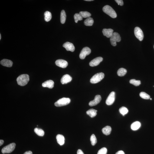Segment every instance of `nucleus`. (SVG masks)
Returning <instances> with one entry per match:
<instances>
[{
	"instance_id": "9",
	"label": "nucleus",
	"mask_w": 154,
	"mask_h": 154,
	"mask_svg": "<svg viewBox=\"0 0 154 154\" xmlns=\"http://www.w3.org/2000/svg\"><path fill=\"white\" fill-rule=\"evenodd\" d=\"M115 94L114 92H112L108 96L106 99V103L108 105H112L114 103L115 99Z\"/></svg>"
},
{
	"instance_id": "1",
	"label": "nucleus",
	"mask_w": 154,
	"mask_h": 154,
	"mask_svg": "<svg viewBox=\"0 0 154 154\" xmlns=\"http://www.w3.org/2000/svg\"><path fill=\"white\" fill-rule=\"evenodd\" d=\"M29 80V76L28 74L21 75L17 79L18 84L22 86H25L28 84Z\"/></svg>"
},
{
	"instance_id": "42",
	"label": "nucleus",
	"mask_w": 154,
	"mask_h": 154,
	"mask_svg": "<svg viewBox=\"0 0 154 154\" xmlns=\"http://www.w3.org/2000/svg\"><path fill=\"white\" fill-rule=\"evenodd\" d=\"M153 87H154V86H153Z\"/></svg>"
},
{
	"instance_id": "22",
	"label": "nucleus",
	"mask_w": 154,
	"mask_h": 154,
	"mask_svg": "<svg viewBox=\"0 0 154 154\" xmlns=\"http://www.w3.org/2000/svg\"><path fill=\"white\" fill-rule=\"evenodd\" d=\"M94 20L93 18H87L84 21V24L87 26H91L93 25Z\"/></svg>"
},
{
	"instance_id": "4",
	"label": "nucleus",
	"mask_w": 154,
	"mask_h": 154,
	"mask_svg": "<svg viewBox=\"0 0 154 154\" xmlns=\"http://www.w3.org/2000/svg\"><path fill=\"white\" fill-rule=\"evenodd\" d=\"M70 100L69 98H63L57 100L55 103L57 107H60L68 104L70 103Z\"/></svg>"
},
{
	"instance_id": "18",
	"label": "nucleus",
	"mask_w": 154,
	"mask_h": 154,
	"mask_svg": "<svg viewBox=\"0 0 154 154\" xmlns=\"http://www.w3.org/2000/svg\"><path fill=\"white\" fill-rule=\"evenodd\" d=\"M56 138L57 143L60 146H62L64 144L65 139L64 136L63 135L58 134L57 135Z\"/></svg>"
},
{
	"instance_id": "2",
	"label": "nucleus",
	"mask_w": 154,
	"mask_h": 154,
	"mask_svg": "<svg viewBox=\"0 0 154 154\" xmlns=\"http://www.w3.org/2000/svg\"><path fill=\"white\" fill-rule=\"evenodd\" d=\"M103 12L111 18H114L117 17V14L113 9L109 5H106L103 9Z\"/></svg>"
},
{
	"instance_id": "21",
	"label": "nucleus",
	"mask_w": 154,
	"mask_h": 154,
	"mask_svg": "<svg viewBox=\"0 0 154 154\" xmlns=\"http://www.w3.org/2000/svg\"><path fill=\"white\" fill-rule=\"evenodd\" d=\"M97 111L93 109H89L86 112L87 114L91 118H93L97 115Z\"/></svg>"
},
{
	"instance_id": "17",
	"label": "nucleus",
	"mask_w": 154,
	"mask_h": 154,
	"mask_svg": "<svg viewBox=\"0 0 154 154\" xmlns=\"http://www.w3.org/2000/svg\"><path fill=\"white\" fill-rule=\"evenodd\" d=\"M0 64L3 66L8 67H12L13 64V62L11 60L4 59L0 61Z\"/></svg>"
},
{
	"instance_id": "26",
	"label": "nucleus",
	"mask_w": 154,
	"mask_h": 154,
	"mask_svg": "<svg viewBox=\"0 0 154 154\" xmlns=\"http://www.w3.org/2000/svg\"><path fill=\"white\" fill-rule=\"evenodd\" d=\"M66 15L65 11L64 10H62L61 14V22L62 24H64L65 22Z\"/></svg>"
},
{
	"instance_id": "30",
	"label": "nucleus",
	"mask_w": 154,
	"mask_h": 154,
	"mask_svg": "<svg viewBox=\"0 0 154 154\" xmlns=\"http://www.w3.org/2000/svg\"><path fill=\"white\" fill-rule=\"evenodd\" d=\"M90 140L92 146H94L97 143V140L94 134H92L90 138Z\"/></svg>"
},
{
	"instance_id": "33",
	"label": "nucleus",
	"mask_w": 154,
	"mask_h": 154,
	"mask_svg": "<svg viewBox=\"0 0 154 154\" xmlns=\"http://www.w3.org/2000/svg\"><path fill=\"white\" fill-rule=\"evenodd\" d=\"M107 151V149L106 148H103L99 151L97 154H106Z\"/></svg>"
},
{
	"instance_id": "40",
	"label": "nucleus",
	"mask_w": 154,
	"mask_h": 154,
	"mask_svg": "<svg viewBox=\"0 0 154 154\" xmlns=\"http://www.w3.org/2000/svg\"><path fill=\"white\" fill-rule=\"evenodd\" d=\"M1 34H0V40H1Z\"/></svg>"
},
{
	"instance_id": "29",
	"label": "nucleus",
	"mask_w": 154,
	"mask_h": 154,
	"mask_svg": "<svg viewBox=\"0 0 154 154\" xmlns=\"http://www.w3.org/2000/svg\"><path fill=\"white\" fill-rule=\"evenodd\" d=\"M139 96L142 98L145 99H150V96L149 95L144 92H141L139 94Z\"/></svg>"
},
{
	"instance_id": "32",
	"label": "nucleus",
	"mask_w": 154,
	"mask_h": 154,
	"mask_svg": "<svg viewBox=\"0 0 154 154\" xmlns=\"http://www.w3.org/2000/svg\"><path fill=\"white\" fill-rule=\"evenodd\" d=\"M74 18L75 23H77L79 21L82 20L83 18L79 14H76L74 15Z\"/></svg>"
},
{
	"instance_id": "8",
	"label": "nucleus",
	"mask_w": 154,
	"mask_h": 154,
	"mask_svg": "<svg viewBox=\"0 0 154 154\" xmlns=\"http://www.w3.org/2000/svg\"><path fill=\"white\" fill-rule=\"evenodd\" d=\"M91 52V50L88 47H84L80 52L79 55L80 58L81 59L83 60L85 58L86 56L89 55Z\"/></svg>"
},
{
	"instance_id": "31",
	"label": "nucleus",
	"mask_w": 154,
	"mask_h": 154,
	"mask_svg": "<svg viewBox=\"0 0 154 154\" xmlns=\"http://www.w3.org/2000/svg\"><path fill=\"white\" fill-rule=\"evenodd\" d=\"M129 83L135 86H138L141 84V81L140 80H136L135 79H132L130 80Z\"/></svg>"
},
{
	"instance_id": "43",
	"label": "nucleus",
	"mask_w": 154,
	"mask_h": 154,
	"mask_svg": "<svg viewBox=\"0 0 154 154\" xmlns=\"http://www.w3.org/2000/svg\"></svg>"
},
{
	"instance_id": "11",
	"label": "nucleus",
	"mask_w": 154,
	"mask_h": 154,
	"mask_svg": "<svg viewBox=\"0 0 154 154\" xmlns=\"http://www.w3.org/2000/svg\"><path fill=\"white\" fill-rule=\"evenodd\" d=\"M55 63L56 65L63 68H65L68 65L67 62L63 60H57L56 61Z\"/></svg>"
},
{
	"instance_id": "14",
	"label": "nucleus",
	"mask_w": 154,
	"mask_h": 154,
	"mask_svg": "<svg viewBox=\"0 0 154 154\" xmlns=\"http://www.w3.org/2000/svg\"><path fill=\"white\" fill-rule=\"evenodd\" d=\"M72 80V78L69 75L66 74L62 77L61 81L62 84H64L70 82Z\"/></svg>"
},
{
	"instance_id": "12",
	"label": "nucleus",
	"mask_w": 154,
	"mask_h": 154,
	"mask_svg": "<svg viewBox=\"0 0 154 154\" xmlns=\"http://www.w3.org/2000/svg\"><path fill=\"white\" fill-rule=\"evenodd\" d=\"M101 100V96L100 95H96L95 96L94 100L89 102V105L91 106H96L100 103Z\"/></svg>"
},
{
	"instance_id": "13",
	"label": "nucleus",
	"mask_w": 154,
	"mask_h": 154,
	"mask_svg": "<svg viewBox=\"0 0 154 154\" xmlns=\"http://www.w3.org/2000/svg\"><path fill=\"white\" fill-rule=\"evenodd\" d=\"M63 47L65 48L67 51L71 52L74 51L75 47L72 43L67 42L63 44Z\"/></svg>"
},
{
	"instance_id": "27",
	"label": "nucleus",
	"mask_w": 154,
	"mask_h": 154,
	"mask_svg": "<svg viewBox=\"0 0 154 154\" xmlns=\"http://www.w3.org/2000/svg\"><path fill=\"white\" fill-rule=\"evenodd\" d=\"M34 131L35 133L39 136H43L44 135V132L42 129L35 128L34 129Z\"/></svg>"
},
{
	"instance_id": "37",
	"label": "nucleus",
	"mask_w": 154,
	"mask_h": 154,
	"mask_svg": "<svg viewBox=\"0 0 154 154\" xmlns=\"http://www.w3.org/2000/svg\"><path fill=\"white\" fill-rule=\"evenodd\" d=\"M24 154H33V153L31 151H29L25 152Z\"/></svg>"
},
{
	"instance_id": "38",
	"label": "nucleus",
	"mask_w": 154,
	"mask_h": 154,
	"mask_svg": "<svg viewBox=\"0 0 154 154\" xmlns=\"http://www.w3.org/2000/svg\"><path fill=\"white\" fill-rule=\"evenodd\" d=\"M4 143V141L3 140L1 139L0 140V146H1V145H3V144Z\"/></svg>"
},
{
	"instance_id": "20",
	"label": "nucleus",
	"mask_w": 154,
	"mask_h": 154,
	"mask_svg": "<svg viewBox=\"0 0 154 154\" xmlns=\"http://www.w3.org/2000/svg\"><path fill=\"white\" fill-rule=\"evenodd\" d=\"M111 131V128L109 126H106L102 129V131L103 134L106 135H110Z\"/></svg>"
},
{
	"instance_id": "7",
	"label": "nucleus",
	"mask_w": 154,
	"mask_h": 154,
	"mask_svg": "<svg viewBox=\"0 0 154 154\" xmlns=\"http://www.w3.org/2000/svg\"><path fill=\"white\" fill-rule=\"evenodd\" d=\"M134 33L135 36L139 41H141L143 39L144 36L143 31L139 27H136L134 29Z\"/></svg>"
},
{
	"instance_id": "41",
	"label": "nucleus",
	"mask_w": 154,
	"mask_h": 154,
	"mask_svg": "<svg viewBox=\"0 0 154 154\" xmlns=\"http://www.w3.org/2000/svg\"><path fill=\"white\" fill-rule=\"evenodd\" d=\"M150 100H152V98H150Z\"/></svg>"
},
{
	"instance_id": "24",
	"label": "nucleus",
	"mask_w": 154,
	"mask_h": 154,
	"mask_svg": "<svg viewBox=\"0 0 154 154\" xmlns=\"http://www.w3.org/2000/svg\"><path fill=\"white\" fill-rule=\"evenodd\" d=\"M127 71L126 69L124 68L119 69L117 71L118 75L120 77H123L126 74Z\"/></svg>"
},
{
	"instance_id": "6",
	"label": "nucleus",
	"mask_w": 154,
	"mask_h": 154,
	"mask_svg": "<svg viewBox=\"0 0 154 154\" xmlns=\"http://www.w3.org/2000/svg\"><path fill=\"white\" fill-rule=\"evenodd\" d=\"M16 144L15 143H12L4 147L1 150L3 154L10 153L12 152L15 149Z\"/></svg>"
},
{
	"instance_id": "28",
	"label": "nucleus",
	"mask_w": 154,
	"mask_h": 154,
	"mask_svg": "<svg viewBox=\"0 0 154 154\" xmlns=\"http://www.w3.org/2000/svg\"><path fill=\"white\" fill-rule=\"evenodd\" d=\"M119 111L120 114H121L123 116H124L128 113L129 110L123 106L119 109Z\"/></svg>"
},
{
	"instance_id": "36",
	"label": "nucleus",
	"mask_w": 154,
	"mask_h": 154,
	"mask_svg": "<svg viewBox=\"0 0 154 154\" xmlns=\"http://www.w3.org/2000/svg\"><path fill=\"white\" fill-rule=\"evenodd\" d=\"M115 154H125L124 152L123 151L120 150L118 151Z\"/></svg>"
},
{
	"instance_id": "16",
	"label": "nucleus",
	"mask_w": 154,
	"mask_h": 154,
	"mask_svg": "<svg viewBox=\"0 0 154 154\" xmlns=\"http://www.w3.org/2000/svg\"><path fill=\"white\" fill-rule=\"evenodd\" d=\"M42 86L43 87L52 89L54 87V82L52 80H47L42 83Z\"/></svg>"
},
{
	"instance_id": "5",
	"label": "nucleus",
	"mask_w": 154,
	"mask_h": 154,
	"mask_svg": "<svg viewBox=\"0 0 154 154\" xmlns=\"http://www.w3.org/2000/svg\"><path fill=\"white\" fill-rule=\"evenodd\" d=\"M110 42L112 45L115 46L116 45V42H119L121 40L120 35L117 32L113 33V35L110 38Z\"/></svg>"
},
{
	"instance_id": "3",
	"label": "nucleus",
	"mask_w": 154,
	"mask_h": 154,
	"mask_svg": "<svg viewBox=\"0 0 154 154\" xmlns=\"http://www.w3.org/2000/svg\"><path fill=\"white\" fill-rule=\"evenodd\" d=\"M104 75L103 73H97L94 75L90 79V82L96 84L101 81L104 78Z\"/></svg>"
},
{
	"instance_id": "15",
	"label": "nucleus",
	"mask_w": 154,
	"mask_h": 154,
	"mask_svg": "<svg viewBox=\"0 0 154 154\" xmlns=\"http://www.w3.org/2000/svg\"><path fill=\"white\" fill-rule=\"evenodd\" d=\"M113 30L111 29H104L103 30L102 32L104 35L109 38H110L113 35Z\"/></svg>"
},
{
	"instance_id": "39",
	"label": "nucleus",
	"mask_w": 154,
	"mask_h": 154,
	"mask_svg": "<svg viewBox=\"0 0 154 154\" xmlns=\"http://www.w3.org/2000/svg\"><path fill=\"white\" fill-rule=\"evenodd\" d=\"M85 1H93V0H85Z\"/></svg>"
},
{
	"instance_id": "35",
	"label": "nucleus",
	"mask_w": 154,
	"mask_h": 154,
	"mask_svg": "<svg viewBox=\"0 0 154 154\" xmlns=\"http://www.w3.org/2000/svg\"><path fill=\"white\" fill-rule=\"evenodd\" d=\"M77 154H84L82 151L80 149H79L77 151Z\"/></svg>"
},
{
	"instance_id": "10",
	"label": "nucleus",
	"mask_w": 154,
	"mask_h": 154,
	"mask_svg": "<svg viewBox=\"0 0 154 154\" xmlns=\"http://www.w3.org/2000/svg\"><path fill=\"white\" fill-rule=\"evenodd\" d=\"M103 59L101 57H96L90 61L89 63V65L91 67H94L97 66L103 61Z\"/></svg>"
},
{
	"instance_id": "23",
	"label": "nucleus",
	"mask_w": 154,
	"mask_h": 154,
	"mask_svg": "<svg viewBox=\"0 0 154 154\" xmlns=\"http://www.w3.org/2000/svg\"><path fill=\"white\" fill-rule=\"evenodd\" d=\"M45 20L47 22H48L51 20L52 18V15L50 11H47L44 13Z\"/></svg>"
},
{
	"instance_id": "34",
	"label": "nucleus",
	"mask_w": 154,
	"mask_h": 154,
	"mask_svg": "<svg viewBox=\"0 0 154 154\" xmlns=\"http://www.w3.org/2000/svg\"><path fill=\"white\" fill-rule=\"evenodd\" d=\"M115 1L117 3L118 5L120 6H122L123 5V1L122 0H116Z\"/></svg>"
},
{
	"instance_id": "19",
	"label": "nucleus",
	"mask_w": 154,
	"mask_h": 154,
	"mask_svg": "<svg viewBox=\"0 0 154 154\" xmlns=\"http://www.w3.org/2000/svg\"><path fill=\"white\" fill-rule=\"evenodd\" d=\"M141 126V124L140 122L139 121L135 122L131 125V129L133 130H137L140 128Z\"/></svg>"
},
{
	"instance_id": "25",
	"label": "nucleus",
	"mask_w": 154,
	"mask_h": 154,
	"mask_svg": "<svg viewBox=\"0 0 154 154\" xmlns=\"http://www.w3.org/2000/svg\"><path fill=\"white\" fill-rule=\"evenodd\" d=\"M79 14L83 18H90L91 16V14L89 12L87 11H80Z\"/></svg>"
}]
</instances>
